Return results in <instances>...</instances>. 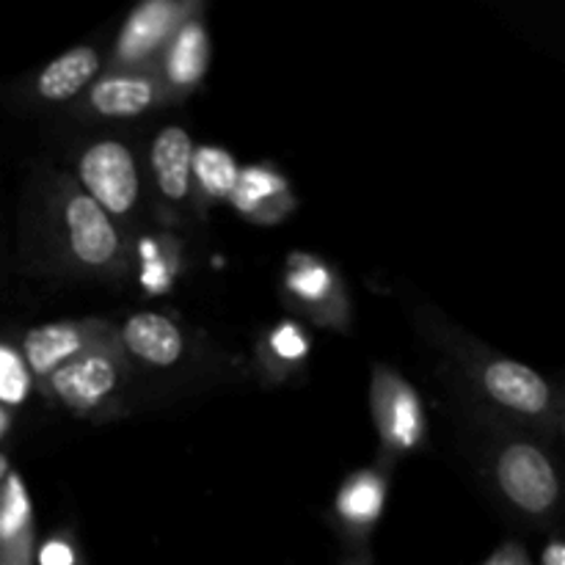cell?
<instances>
[{
  "label": "cell",
  "mask_w": 565,
  "mask_h": 565,
  "mask_svg": "<svg viewBox=\"0 0 565 565\" xmlns=\"http://www.w3.org/2000/svg\"><path fill=\"white\" fill-rule=\"evenodd\" d=\"M6 472H9V458H6L3 452H0V480H3Z\"/></svg>",
  "instance_id": "cell-24"
},
{
  "label": "cell",
  "mask_w": 565,
  "mask_h": 565,
  "mask_svg": "<svg viewBox=\"0 0 565 565\" xmlns=\"http://www.w3.org/2000/svg\"><path fill=\"white\" fill-rule=\"evenodd\" d=\"M326 281H329V279H326V270L315 268V265L303 268V274L292 276V287H296V290L301 292V296H307V298L323 296Z\"/></svg>",
  "instance_id": "cell-19"
},
{
  "label": "cell",
  "mask_w": 565,
  "mask_h": 565,
  "mask_svg": "<svg viewBox=\"0 0 565 565\" xmlns=\"http://www.w3.org/2000/svg\"><path fill=\"white\" fill-rule=\"evenodd\" d=\"M193 143L182 127H166L152 143V169L160 191L169 199H185L191 188Z\"/></svg>",
  "instance_id": "cell-8"
},
{
  "label": "cell",
  "mask_w": 565,
  "mask_h": 565,
  "mask_svg": "<svg viewBox=\"0 0 565 565\" xmlns=\"http://www.w3.org/2000/svg\"><path fill=\"white\" fill-rule=\"evenodd\" d=\"M9 430V417H6V412H0V436Z\"/></svg>",
  "instance_id": "cell-25"
},
{
  "label": "cell",
  "mask_w": 565,
  "mask_h": 565,
  "mask_svg": "<svg viewBox=\"0 0 565 565\" xmlns=\"http://www.w3.org/2000/svg\"><path fill=\"white\" fill-rule=\"evenodd\" d=\"M81 180L105 213L125 215L138 199V171L130 149L99 141L81 158Z\"/></svg>",
  "instance_id": "cell-1"
},
{
  "label": "cell",
  "mask_w": 565,
  "mask_h": 565,
  "mask_svg": "<svg viewBox=\"0 0 565 565\" xmlns=\"http://www.w3.org/2000/svg\"><path fill=\"white\" fill-rule=\"evenodd\" d=\"M207 66V36L199 25H185L169 53V75L177 86L199 81Z\"/></svg>",
  "instance_id": "cell-13"
},
{
  "label": "cell",
  "mask_w": 565,
  "mask_h": 565,
  "mask_svg": "<svg viewBox=\"0 0 565 565\" xmlns=\"http://www.w3.org/2000/svg\"><path fill=\"white\" fill-rule=\"evenodd\" d=\"M42 565H72V552L64 544H47L42 550Z\"/></svg>",
  "instance_id": "cell-21"
},
{
  "label": "cell",
  "mask_w": 565,
  "mask_h": 565,
  "mask_svg": "<svg viewBox=\"0 0 565 565\" xmlns=\"http://www.w3.org/2000/svg\"><path fill=\"white\" fill-rule=\"evenodd\" d=\"M541 563H544V565H565V546L561 544V541H552V544L546 546Z\"/></svg>",
  "instance_id": "cell-23"
},
{
  "label": "cell",
  "mask_w": 565,
  "mask_h": 565,
  "mask_svg": "<svg viewBox=\"0 0 565 565\" xmlns=\"http://www.w3.org/2000/svg\"><path fill=\"white\" fill-rule=\"evenodd\" d=\"M177 9L171 3H147L136 11V14L127 20L125 31L119 36V55L127 61H138L149 53V50L158 47L171 31V22H174Z\"/></svg>",
  "instance_id": "cell-10"
},
{
  "label": "cell",
  "mask_w": 565,
  "mask_h": 565,
  "mask_svg": "<svg viewBox=\"0 0 565 565\" xmlns=\"http://www.w3.org/2000/svg\"><path fill=\"white\" fill-rule=\"evenodd\" d=\"M154 99V86L143 77H110L92 92L94 108L103 116H136Z\"/></svg>",
  "instance_id": "cell-12"
},
{
  "label": "cell",
  "mask_w": 565,
  "mask_h": 565,
  "mask_svg": "<svg viewBox=\"0 0 565 565\" xmlns=\"http://www.w3.org/2000/svg\"><path fill=\"white\" fill-rule=\"evenodd\" d=\"M193 169H196V177L204 191L213 193V196H232L237 180H241V171H237L235 160L224 149H196V154H193Z\"/></svg>",
  "instance_id": "cell-14"
},
{
  "label": "cell",
  "mask_w": 565,
  "mask_h": 565,
  "mask_svg": "<svg viewBox=\"0 0 565 565\" xmlns=\"http://www.w3.org/2000/svg\"><path fill=\"white\" fill-rule=\"evenodd\" d=\"M486 392L519 414H541L550 406V386L535 370L519 362H494L483 375Z\"/></svg>",
  "instance_id": "cell-5"
},
{
  "label": "cell",
  "mask_w": 565,
  "mask_h": 565,
  "mask_svg": "<svg viewBox=\"0 0 565 565\" xmlns=\"http://www.w3.org/2000/svg\"><path fill=\"white\" fill-rule=\"evenodd\" d=\"M53 390L66 406L92 408L116 386V367L108 356H77L61 364L53 375Z\"/></svg>",
  "instance_id": "cell-4"
},
{
  "label": "cell",
  "mask_w": 565,
  "mask_h": 565,
  "mask_svg": "<svg viewBox=\"0 0 565 565\" xmlns=\"http://www.w3.org/2000/svg\"><path fill=\"white\" fill-rule=\"evenodd\" d=\"M83 340L75 326L50 323L28 331L25 337V359L36 373H55L64 362H70L81 351Z\"/></svg>",
  "instance_id": "cell-11"
},
{
  "label": "cell",
  "mask_w": 565,
  "mask_h": 565,
  "mask_svg": "<svg viewBox=\"0 0 565 565\" xmlns=\"http://www.w3.org/2000/svg\"><path fill=\"white\" fill-rule=\"evenodd\" d=\"M497 478L508 500L530 513H541L555 505L561 491L550 458L530 445L508 447L497 463Z\"/></svg>",
  "instance_id": "cell-2"
},
{
  "label": "cell",
  "mask_w": 565,
  "mask_h": 565,
  "mask_svg": "<svg viewBox=\"0 0 565 565\" xmlns=\"http://www.w3.org/2000/svg\"><path fill=\"white\" fill-rule=\"evenodd\" d=\"M28 370L22 359L14 351L0 345V401L3 403H22L28 395Z\"/></svg>",
  "instance_id": "cell-17"
},
{
  "label": "cell",
  "mask_w": 565,
  "mask_h": 565,
  "mask_svg": "<svg viewBox=\"0 0 565 565\" xmlns=\"http://www.w3.org/2000/svg\"><path fill=\"white\" fill-rule=\"evenodd\" d=\"M375 414L386 441L401 447L414 445L419 428L417 397L395 375H381L375 381Z\"/></svg>",
  "instance_id": "cell-7"
},
{
  "label": "cell",
  "mask_w": 565,
  "mask_h": 565,
  "mask_svg": "<svg viewBox=\"0 0 565 565\" xmlns=\"http://www.w3.org/2000/svg\"><path fill=\"white\" fill-rule=\"evenodd\" d=\"M66 230H70L72 252L86 265L110 263L119 248V237L108 221V213L86 193L72 196L66 204Z\"/></svg>",
  "instance_id": "cell-3"
},
{
  "label": "cell",
  "mask_w": 565,
  "mask_h": 565,
  "mask_svg": "<svg viewBox=\"0 0 565 565\" xmlns=\"http://www.w3.org/2000/svg\"><path fill=\"white\" fill-rule=\"evenodd\" d=\"M274 348L281 353V356L298 359V356H303V351H307V342H303V337L298 334L292 326H285L281 331H276Z\"/></svg>",
  "instance_id": "cell-20"
},
{
  "label": "cell",
  "mask_w": 565,
  "mask_h": 565,
  "mask_svg": "<svg viewBox=\"0 0 565 565\" xmlns=\"http://www.w3.org/2000/svg\"><path fill=\"white\" fill-rule=\"evenodd\" d=\"M381 502H384V489L375 478L364 475V478L351 480V483L342 489L340 494V511L342 516H348L351 522L364 524L373 522L381 511Z\"/></svg>",
  "instance_id": "cell-16"
},
{
  "label": "cell",
  "mask_w": 565,
  "mask_h": 565,
  "mask_svg": "<svg viewBox=\"0 0 565 565\" xmlns=\"http://www.w3.org/2000/svg\"><path fill=\"white\" fill-rule=\"evenodd\" d=\"M31 522V500L20 475H9L0 497V544H14Z\"/></svg>",
  "instance_id": "cell-15"
},
{
  "label": "cell",
  "mask_w": 565,
  "mask_h": 565,
  "mask_svg": "<svg viewBox=\"0 0 565 565\" xmlns=\"http://www.w3.org/2000/svg\"><path fill=\"white\" fill-rule=\"evenodd\" d=\"M97 70H99L97 50L75 47L44 66V72L39 75L36 88L44 99H53V103H58V99H70L75 97L81 88H86V83L97 75Z\"/></svg>",
  "instance_id": "cell-9"
},
{
  "label": "cell",
  "mask_w": 565,
  "mask_h": 565,
  "mask_svg": "<svg viewBox=\"0 0 565 565\" xmlns=\"http://www.w3.org/2000/svg\"><path fill=\"white\" fill-rule=\"evenodd\" d=\"M486 565H530L527 557L516 550V546H505L502 552H497Z\"/></svg>",
  "instance_id": "cell-22"
},
{
  "label": "cell",
  "mask_w": 565,
  "mask_h": 565,
  "mask_svg": "<svg viewBox=\"0 0 565 565\" xmlns=\"http://www.w3.org/2000/svg\"><path fill=\"white\" fill-rule=\"evenodd\" d=\"M125 342L138 359L154 367H171L182 356L180 329L163 315H132L125 326Z\"/></svg>",
  "instance_id": "cell-6"
},
{
  "label": "cell",
  "mask_w": 565,
  "mask_h": 565,
  "mask_svg": "<svg viewBox=\"0 0 565 565\" xmlns=\"http://www.w3.org/2000/svg\"><path fill=\"white\" fill-rule=\"evenodd\" d=\"M270 188H274V182H270L268 177L257 174V171H248V174H243L241 180H237L232 199H235L241 207H252V202H257L259 196H265Z\"/></svg>",
  "instance_id": "cell-18"
}]
</instances>
